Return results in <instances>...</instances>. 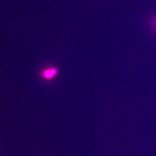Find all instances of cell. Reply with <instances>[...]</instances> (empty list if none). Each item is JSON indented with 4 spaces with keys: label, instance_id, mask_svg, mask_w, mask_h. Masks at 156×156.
Segmentation results:
<instances>
[{
    "label": "cell",
    "instance_id": "cell-2",
    "mask_svg": "<svg viewBox=\"0 0 156 156\" xmlns=\"http://www.w3.org/2000/svg\"><path fill=\"white\" fill-rule=\"evenodd\" d=\"M155 23H156V21H155Z\"/></svg>",
    "mask_w": 156,
    "mask_h": 156
},
{
    "label": "cell",
    "instance_id": "cell-1",
    "mask_svg": "<svg viewBox=\"0 0 156 156\" xmlns=\"http://www.w3.org/2000/svg\"><path fill=\"white\" fill-rule=\"evenodd\" d=\"M57 71L56 69H48L44 73V76L47 79H50L53 78L56 74H57Z\"/></svg>",
    "mask_w": 156,
    "mask_h": 156
}]
</instances>
